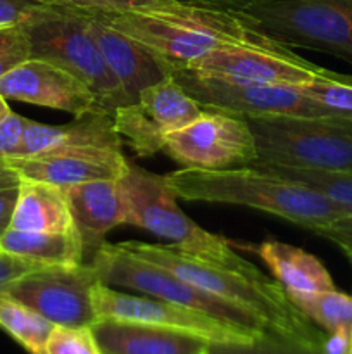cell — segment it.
<instances>
[{
    "mask_svg": "<svg viewBox=\"0 0 352 354\" xmlns=\"http://www.w3.org/2000/svg\"><path fill=\"white\" fill-rule=\"evenodd\" d=\"M257 162L352 171L351 116H245Z\"/></svg>",
    "mask_w": 352,
    "mask_h": 354,
    "instance_id": "6",
    "label": "cell"
},
{
    "mask_svg": "<svg viewBox=\"0 0 352 354\" xmlns=\"http://www.w3.org/2000/svg\"><path fill=\"white\" fill-rule=\"evenodd\" d=\"M338 248H340V251L344 252L345 258L352 263V244H338Z\"/></svg>",
    "mask_w": 352,
    "mask_h": 354,
    "instance_id": "39",
    "label": "cell"
},
{
    "mask_svg": "<svg viewBox=\"0 0 352 354\" xmlns=\"http://www.w3.org/2000/svg\"><path fill=\"white\" fill-rule=\"evenodd\" d=\"M185 2L200 3V6L216 7V9H226V10H244L247 7L254 6V3L264 2V0H185Z\"/></svg>",
    "mask_w": 352,
    "mask_h": 354,
    "instance_id": "37",
    "label": "cell"
},
{
    "mask_svg": "<svg viewBox=\"0 0 352 354\" xmlns=\"http://www.w3.org/2000/svg\"><path fill=\"white\" fill-rule=\"evenodd\" d=\"M45 354H102L92 327H55Z\"/></svg>",
    "mask_w": 352,
    "mask_h": 354,
    "instance_id": "29",
    "label": "cell"
},
{
    "mask_svg": "<svg viewBox=\"0 0 352 354\" xmlns=\"http://www.w3.org/2000/svg\"><path fill=\"white\" fill-rule=\"evenodd\" d=\"M92 330L102 354H206L211 346L186 332L130 322L100 320Z\"/></svg>",
    "mask_w": 352,
    "mask_h": 354,
    "instance_id": "20",
    "label": "cell"
},
{
    "mask_svg": "<svg viewBox=\"0 0 352 354\" xmlns=\"http://www.w3.org/2000/svg\"><path fill=\"white\" fill-rule=\"evenodd\" d=\"M206 107L185 92L175 76L161 80L140 92L130 106L114 111V124L138 158L162 152L164 138L202 116Z\"/></svg>",
    "mask_w": 352,
    "mask_h": 354,
    "instance_id": "12",
    "label": "cell"
},
{
    "mask_svg": "<svg viewBox=\"0 0 352 354\" xmlns=\"http://www.w3.org/2000/svg\"><path fill=\"white\" fill-rule=\"evenodd\" d=\"M119 183L126 201V225H135L166 239L176 249L200 261L247 275L261 273L257 266L238 256L226 239L204 230L183 213L166 176L148 171L128 159Z\"/></svg>",
    "mask_w": 352,
    "mask_h": 354,
    "instance_id": "4",
    "label": "cell"
},
{
    "mask_svg": "<svg viewBox=\"0 0 352 354\" xmlns=\"http://www.w3.org/2000/svg\"><path fill=\"white\" fill-rule=\"evenodd\" d=\"M90 265L95 268L100 282L109 287H124L144 296L168 301L171 304L209 315L216 320L226 322L245 330L257 332V334L269 332L257 315L219 299L213 294L204 292L199 287L173 275L162 266L145 261L121 249L117 244L104 242L93 254Z\"/></svg>",
    "mask_w": 352,
    "mask_h": 354,
    "instance_id": "7",
    "label": "cell"
},
{
    "mask_svg": "<svg viewBox=\"0 0 352 354\" xmlns=\"http://www.w3.org/2000/svg\"><path fill=\"white\" fill-rule=\"evenodd\" d=\"M33 59H43L85 83L104 111L130 106L123 86L104 61L85 10L47 6L24 23Z\"/></svg>",
    "mask_w": 352,
    "mask_h": 354,
    "instance_id": "5",
    "label": "cell"
},
{
    "mask_svg": "<svg viewBox=\"0 0 352 354\" xmlns=\"http://www.w3.org/2000/svg\"><path fill=\"white\" fill-rule=\"evenodd\" d=\"M0 328L30 354H45L55 325L9 294H0Z\"/></svg>",
    "mask_w": 352,
    "mask_h": 354,
    "instance_id": "24",
    "label": "cell"
},
{
    "mask_svg": "<svg viewBox=\"0 0 352 354\" xmlns=\"http://www.w3.org/2000/svg\"><path fill=\"white\" fill-rule=\"evenodd\" d=\"M173 76L190 97L209 111L240 116H340L295 85L233 82L204 76L190 69H178Z\"/></svg>",
    "mask_w": 352,
    "mask_h": 354,
    "instance_id": "10",
    "label": "cell"
},
{
    "mask_svg": "<svg viewBox=\"0 0 352 354\" xmlns=\"http://www.w3.org/2000/svg\"><path fill=\"white\" fill-rule=\"evenodd\" d=\"M206 354H207V353H206Z\"/></svg>",
    "mask_w": 352,
    "mask_h": 354,
    "instance_id": "42",
    "label": "cell"
},
{
    "mask_svg": "<svg viewBox=\"0 0 352 354\" xmlns=\"http://www.w3.org/2000/svg\"><path fill=\"white\" fill-rule=\"evenodd\" d=\"M31 57L24 24L0 28V78Z\"/></svg>",
    "mask_w": 352,
    "mask_h": 354,
    "instance_id": "30",
    "label": "cell"
},
{
    "mask_svg": "<svg viewBox=\"0 0 352 354\" xmlns=\"http://www.w3.org/2000/svg\"><path fill=\"white\" fill-rule=\"evenodd\" d=\"M100 282L92 265L41 266L19 277L6 294L55 327H93L99 322L93 290Z\"/></svg>",
    "mask_w": 352,
    "mask_h": 354,
    "instance_id": "11",
    "label": "cell"
},
{
    "mask_svg": "<svg viewBox=\"0 0 352 354\" xmlns=\"http://www.w3.org/2000/svg\"><path fill=\"white\" fill-rule=\"evenodd\" d=\"M300 90L333 113L352 118V75L324 69L316 80L300 85Z\"/></svg>",
    "mask_w": 352,
    "mask_h": 354,
    "instance_id": "28",
    "label": "cell"
},
{
    "mask_svg": "<svg viewBox=\"0 0 352 354\" xmlns=\"http://www.w3.org/2000/svg\"><path fill=\"white\" fill-rule=\"evenodd\" d=\"M43 7L40 0H0V28L24 24Z\"/></svg>",
    "mask_w": 352,
    "mask_h": 354,
    "instance_id": "33",
    "label": "cell"
},
{
    "mask_svg": "<svg viewBox=\"0 0 352 354\" xmlns=\"http://www.w3.org/2000/svg\"><path fill=\"white\" fill-rule=\"evenodd\" d=\"M93 12L141 41L171 73L185 69L195 59L221 47H282L262 35L238 10L216 9L185 0H164L123 12Z\"/></svg>",
    "mask_w": 352,
    "mask_h": 354,
    "instance_id": "1",
    "label": "cell"
},
{
    "mask_svg": "<svg viewBox=\"0 0 352 354\" xmlns=\"http://www.w3.org/2000/svg\"><path fill=\"white\" fill-rule=\"evenodd\" d=\"M21 180L43 182L57 187L117 180L128 165L126 156L117 149H62L26 158H7Z\"/></svg>",
    "mask_w": 352,
    "mask_h": 354,
    "instance_id": "16",
    "label": "cell"
},
{
    "mask_svg": "<svg viewBox=\"0 0 352 354\" xmlns=\"http://www.w3.org/2000/svg\"><path fill=\"white\" fill-rule=\"evenodd\" d=\"M47 6L69 7L79 10H99V12H123L138 7L154 6L164 0H40Z\"/></svg>",
    "mask_w": 352,
    "mask_h": 354,
    "instance_id": "31",
    "label": "cell"
},
{
    "mask_svg": "<svg viewBox=\"0 0 352 354\" xmlns=\"http://www.w3.org/2000/svg\"><path fill=\"white\" fill-rule=\"evenodd\" d=\"M72 223L83 242L85 258L97 252L104 239L119 225H126V201L119 178L92 180L62 187Z\"/></svg>",
    "mask_w": 352,
    "mask_h": 354,
    "instance_id": "18",
    "label": "cell"
},
{
    "mask_svg": "<svg viewBox=\"0 0 352 354\" xmlns=\"http://www.w3.org/2000/svg\"><path fill=\"white\" fill-rule=\"evenodd\" d=\"M0 249L43 266H76L85 259L76 228L62 232H19L10 228L0 239Z\"/></svg>",
    "mask_w": 352,
    "mask_h": 354,
    "instance_id": "23",
    "label": "cell"
},
{
    "mask_svg": "<svg viewBox=\"0 0 352 354\" xmlns=\"http://www.w3.org/2000/svg\"><path fill=\"white\" fill-rule=\"evenodd\" d=\"M9 106H7V100L3 99L2 95H0V116H3V114L9 113Z\"/></svg>",
    "mask_w": 352,
    "mask_h": 354,
    "instance_id": "40",
    "label": "cell"
},
{
    "mask_svg": "<svg viewBox=\"0 0 352 354\" xmlns=\"http://www.w3.org/2000/svg\"><path fill=\"white\" fill-rule=\"evenodd\" d=\"M351 354H352V348H351Z\"/></svg>",
    "mask_w": 352,
    "mask_h": 354,
    "instance_id": "41",
    "label": "cell"
},
{
    "mask_svg": "<svg viewBox=\"0 0 352 354\" xmlns=\"http://www.w3.org/2000/svg\"><path fill=\"white\" fill-rule=\"evenodd\" d=\"M193 73L221 80L271 85L300 86L316 80L324 68L293 54L289 47H252L230 45L207 52L186 66Z\"/></svg>",
    "mask_w": 352,
    "mask_h": 354,
    "instance_id": "14",
    "label": "cell"
},
{
    "mask_svg": "<svg viewBox=\"0 0 352 354\" xmlns=\"http://www.w3.org/2000/svg\"><path fill=\"white\" fill-rule=\"evenodd\" d=\"M238 12L283 47L323 52L352 66V0H264Z\"/></svg>",
    "mask_w": 352,
    "mask_h": 354,
    "instance_id": "8",
    "label": "cell"
},
{
    "mask_svg": "<svg viewBox=\"0 0 352 354\" xmlns=\"http://www.w3.org/2000/svg\"><path fill=\"white\" fill-rule=\"evenodd\" d=\"M323 344H311V342L282 337L273 332H264L257 339L248 342L211 344L207 354H326Z\"/></svg>",
    "mask_w": 352,
    "mask_h": 354,
    "instance_id": "27",
    "label": "cell"
},
{
    "mask_svg": "<svg viewBox=\"0 0 352 354\" xmlns=\"http://www.w3.org/2000/svg\"><path fill=\"white\" fill-rule=\"evenodd\" d=\"M316 235L331 241L335 245L338 244H352V216L344 218V220L335 221L333 225L326 228H321Z\"/></svg>",
    "mask_w": 352,
    "mask_h": 354,
    "instance_id": "36",
    "label": "cell"
},
{
    "mask_svg": "<svg viewBox=\"0 0 352 354\" xmlns=\"http://www.w3.org/2000/svg\"><path fill=\"white\" fill-rule=\"evenodd\" d=\"M93 303H95L99 322L116 320L171 328L206 339L211 344L248 342L264 334V332L257 334L235 327L209 315L171 304L168 301L155 299L150 296H131L102 282L97 283L93 290Z\"/></svg>",
    "mask_w": 352,
    "mask_h": 354,
    "instance_id": "13",
    "label": "cell"
},
{
    "mask_svg": "<svg viewBox=\"0 0 352 354\" xmlns=\"http://www.w3.org/2000/svg\"><path fill=\"white\" fill-rule=\"evenodd\" d=\"M290 301L326 334L352 330V296L337 289L314 294H289Z\"/></svg>",
    "mask_w": 352,
    "mask_h": 354,
    "instance_id": "25",
    "label": "cell"
},
{
    "mask_svg": "<svg viewBox=\"0 0 352 354\" xmlns=\"http://www.w3.org/2000/svg\"><path fill=\"white\" fill-rule=\"evenodd\" d=\"M254 168L304 183L344 206L352 214V171H326V169L295 168V166L283 165H262V162L254 165Z\"/></svg>",
    "mask_w": 352,
    "mask_h": 354,
    "instance_id": "26",
    "label": "cell"
},
{
    "mask_svg": "<svg viewBox=\"0 0 352 354\" xmlns=\"http://www.w3.org/2000/svg\"><path fill=\"white\" fill-rule=\"evenodd\" d=\"M41 266L43 265L26 261V259L17 258V256H12L0 249V294H6L19 277L41 268Z\"/></svg>",
    "mask_w": 352,
    "mask_h": 354,
    "instance_id": "34",
    "label": "cell"
},
{
    "mask_svg": "<svg viewBox=\"0 0 352 354\" xmlns=\"http://www.w3.org/2000/svg\"><path fill=\"white\" fill-rule=\"evenodd\" d=\"M19 185L0 189V239L10 230V225H12V216L16 211L17 197H19Z\"/></svg>",
    "mask_w": 352,
    "mask_h": 354,
    "instance_id": "35",
    "label": "cell"
},
{
    "mask_svg": "<svg viewBox=\"0 0 352 354\" xmlns=\"http://www.w3.org/2000/svg\"><path fill=\"white\" fill-rule=\"evenodd\" d=\"M0 95L6 100L64 111L75 118L107 113L85 83L43 59L30 57L6 73L0 78Z\"/></svg>",
    "mask_w": 352,
    "mask_h": 354,
    "instance_id": "15",
    "label": "cell"
},
{
    "mask_svg": "<svg viewBox=\"0 0 352 354\" xmlns=\"http://www.w3.org/2000/svg\"><path fill=\"white\" fill-rule=\"evenodd\" d=\"M85 12L104 61L131 104L138 99L141 90L173 75L168 66L162 64L141 41L114 28L93 10Z\"/></svg>",
    "mask_w": 352,
    "mask_h": 354,
    "instance_id": "17",
    "label": "cell"
},
{
    "mask_svg": "<svg viewBox=\"0 0 352 354\" xmlns=\"http://www.w3.org/2000/svg\"><path fill=\"white\" fill-rule=\"evenodd\" d=\"M26 118L9 111L0 116V159L16 158L19 154Z\"/></svg>",
    "mask_w": 352,
    "mask_h": 354,
    "instance_id": "32",
    "label": "cell"
},
{
    "mask_svg": "<svg viewBox=\"0 0 352 354\" xmlns=\"http://www.w3.org/2000/svg\"><path fill=\"white\" fill-rule=\"evenodd\" d=\"M164 176L169 189L179 199L252 207L313 234L352 216L351 211L311 187L254 166L228 171L183 168Z\"/></svg>",
    "mask_w": 352,
    "mask_h": 354,
    "instance_id": "2",
    "label": "cell"
},
{
    "mask_svg": "<svg viewBox=\"0 0 352 354\" xmlns=\"http://www.w3.org/2000/svg\"><path fill=\"white\" fill-rule=\"evenodd\" d=\"M10 228L19 232H62L75 228L64 189L50 183L21 180Z\"/></svg>",
    "mask_w": 352,
    "mask_h": 354,
    "instance_id": "22",
    "label": "cell"
},
{
    "mask_svg": "<svg viewBox=\"0 0 352 354\" xmlns=\"http://www.w3.org/2000/svg\"><path fill=\"white\" fill-rule=\"evenodd\" d=\"M257 254L286 294H314L335 289L323 263L304 249L268 239L257 245Z\"/></svg>",
    "mask_w": 352,
    "mask_h": 354,
    "instance_id": "21",
    "label": "cell"
},
{
    "mask_svg": "<svg viewBox=\"0 0 352 354\" xmlns=\"http://www.w3.org/2000/svg\"><path fill=\"white\" fill-rule=\"evenodd\" d=\"M21 183L19 175L12 169V166L7 162V159H0V189H9L17 187Z\"/></svg>",
    "mask_w": 352,
    "mask_h": 354,
    "instance_id": "38",
    "label": "cell"
},
{
    "mask_svg": "<svg viewBox=\"0 0 352 354\" xmlns=\"http://www.w3.org/2000/svg\"><path fill=\"white\" fill-rule=\"evenodd\" d=\"M123 144L110 113H90L75 118V121L61 127L26 120L19 154L16 158L38 156L62 149L97 147L123 151Z\"/></svg>",
    "mask_w": 352,
    "mask_h": 354,
    "instance_id": "19",
    "label": "cell"
},
{
    "mask_svg": "<svg viewBox=\"0 0 352 354\" xmlns=\"http://www.w3.org/2000/svg\"><path fill=\"white\" fill-rule=\"evenodd\" d=\"M162 152L185 169L202 171L251 168L257 161L254 135L245 116L214 109L169 133Z\"/></svg>",
    "mask_w": 352,
    "mask_h": 354,
    "instance_id": "9",
    "label": "cell"
},
{
    "mask_svg": "<svg viewBox=\"0 0 352 354\" xmlns=\"http://www.w3.org/2000/svg\"><path fill=\"white\" fill-rule=\"evenodd\" d=\"M117 245L145 261L162 266L204 292L257 315L273 334L311 344H323L326 339V335L314 328L313 322L290 301L286 290L262 272L257 275L233 272L200 261L171 244H145L131 241Z\"/></svg>",
    "mask_w": 352,
    "mask_h": 354,
    "instance_id": "3",
    "label": "cell"
}]
</instances>
